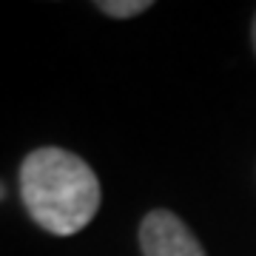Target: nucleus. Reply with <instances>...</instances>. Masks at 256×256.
<instances>
[{"mask_svg": "<svg viewBox=\"0 0 256 256\" xmlns=\"http://www.w3.org/2000/svg\"><path fill=\"white\" fill-rule=\"evenodd\" d=\"M0 196H3V185H0Z\"/></svg>", "mask_w": 256, "mask_h": 256, "instance_id": "nucleus-5", "label": "nucleus"}, {"mask_svg": "<svg viewBox=\"0 0 256 256\" xmlns=\"http://www.w3.org/2000/svg\"><path fill=\"white\" fill-rule=\"evenodd\" d=\"M254 48H256V20H254Z\"/></svg>", "mask_w": 256, "mask_h": 256, "instance_id": "nucleus-4", "label": "nucleus"}, {"mask_svg": "<svg viewBox=\"0 0 256 256\" xmlns=\"http://www.w3.org/2000/svg\"><path fill=\"white\" fill-rule=\"evenodd\" d=\"M97 9L106 12L108 18H134V14L151 9V3L148 0H100Z\"/></svg>", "mask_w": 256, "mask_h": 256, "instance_id": "nucleus-3", "label": "nucleus"}, {"mask_svg": "<svg viewBox=\"0 0 256 256\" xmlns=\"http://www.w3.org/2000/svg\"><path fill=\"white\" fill-rule=\"evenodd\" d=\"M142 256H205L188 225L171 210H151L140 225Z\"/></svg>", "mask_w": 256, "mask_h": 256, "instance_id": "nucleus-2", "label": "nucleus"}, {"mask_svg": "<svg viewBox=\"0 0 256 256\" xmlns=\"http://www.w3.org/2000/svg\"><path fill=\"white\" fill-rule=\"evenodd\" d=\"M20 196L28 216L54 236H72L100 208V180L66 148H37L20 165Z\"/></svg>", "mask_w": 256, "mask_h": 256, "instance_id": "nucleus-1", "label": "nucleus"}]
</instances>
